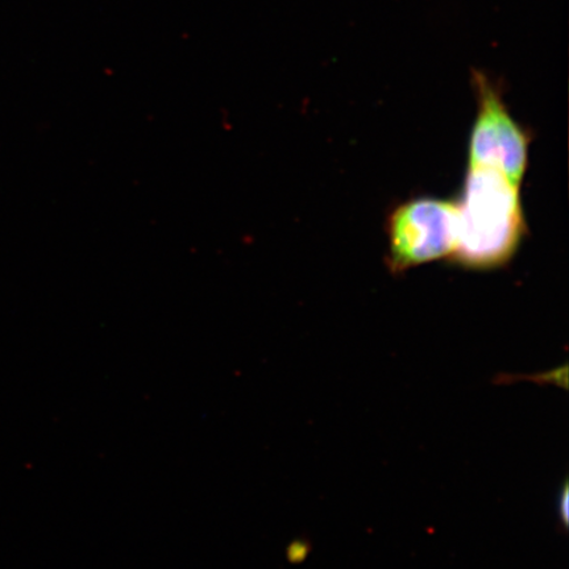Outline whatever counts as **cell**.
Segmentation results:
<instances>
[{
  "mask_svg": "<svg viewBox=\"0 0 569 569\" xmlns=\"http://www.w3.org/2000/svg\"><path fill=\"white\" fill-rule=\"evenodd\" d=\"M457 211L453 262L495 269L513 259L528 231L519 184L497 170L469 167Z\"/></svg>",
  "mask_w": 569,
  "mask_h": 569,
  "instance_id": "1",
  "label": "cell"
},
{
  "mask_svg": "<svg viewBox=\"0 0 569 569\" xmlns=\"http://www.w3.org/2000/svg\"><path fill=\"white\" fill-rule=\"evenodd\" d=\"M311 543L308 539H296L291 542L287 550V557L290 563H302L309 557Z\"/></svg>",
  "mask_w": 569,
  "mask_h": 569,
  "instance_id": "6",
  "label": "cell"
},
{
  "mask_svg": "<svg viewBox=\"0 0 569 569\" xmlns=\"http://www.w3.org/2000/svg\"><path fill=\"white\" fill-rule=\"evenodd\" d=\"M558 531L567 533L569 528V481L566 476L557 496Z\"/></svg>",
  "mask_w": 569,
  "mask_h": 569,
  "instance_id": "5",
  "label": "cell"
},
{
  "mask_svg": "<svg viewBox=\"0 0 569 569\" xmlns=\"http://www.w3.org/2000/svg\"><path fill=\"white\" fill-rule=\"evenodd\" d=\"M472 87L478 110L468 141L469 167L497 170L519 184L529 166L530 134L511 117L492 78L473 70Z\"/></svg>",
  "mask_w": 569,
  "mask_h": 569,
  "instance_id": "2",
  "label": "cell"
},
{
  "mask_svg": "<svg viewBox=\"0 0 569 569\" xmlns=\"http://www.w3.org/2000/svg\"><path fill=\"white\" fill-rule=\"evenodd\" d=\"M457 202L417 198L398 204L387 220L388 264L393 273L452 256Z\"/></svg>",
  "mask_w": 569,
  "mask_h": 569,
  "instance_id": "3",
  "label": "cell"
},
{
  "mask_svg": "<svg viewBox=\"0 0 569 569\" xmlns=\"http://www.w3.org/2000/svg\"><path fill=\"white\" fill-rule=\"evenodd\" d=\"M517 381H531L538 383L539 387L555 386L568 390V366L563 365L551 369L549 372L531 376L500 373L495 377L492 382L497 386H509V383Z\"/></svg>",
  "mask_w": 569,
  "mask_h": 569,
  "instance_id": "4",
  "label": "cell"
}]
</instances>
